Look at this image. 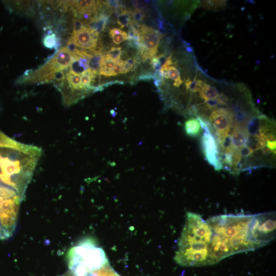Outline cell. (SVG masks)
<instances>
[{"instance_id": "277c9868", "label": "cell", "mask_w": 276, "mask_h": 276, "mask_svg": "<svg viewBox=\"0 0 276 276\" xmlns=\"http://www.w3.org/2000/svg\"><path fill=\"white\" fill-rule=\"evenodd\" d=\"M75 59L70 49L62 47L42 66L23 76L19 81L27 84L55 82L58 74L68 68Z\"/></svg>"}, {"instance_id": "5bb4252c", "label": "cell", "mask_w": 276, "mask_h": 276, "mask_svg": "<svg viewBox=\"0 0 276 276\" xmlns=\"http://www.w3.org/2000/svg\"><path fill=\"white\" fill-rule=\"evenodd\" d=\"M42 42L45 47L53 49L59 45V39L55 33H49L44 36Z\"/></svg>"}, {"instance_id": "44dd1931", "label": "cell", "mask_w": 276, "mask_h": 276, "mask_svg": "<svg viewBox=\"0 0 276 276\" xmlns=\"http://www.w3.org/2000/svg\"><path fill=\"white\" fill-rule=\"evenodd\" d=\"M123 65L124 62L119 60L117 61L112 70V76H117L120 74H123Z\"/></svg>"}, {"instance_id": "7402d4cb", "label": "cell", "mask_w": 276, "mask_h": 276, "mask_svg": "<svg viewBox=\"0 0 276 276\" xmlns=\"http://www.w3.org/2000/svg\"><path fill=\"white\" fill-rule=\"evenodd\" d=\"M131 16L133 18V20L136 22L141 21L145 16V13L141 10H134L131 12Z\"/></svg>"}, {"instance_id": "9a60e30c", "label": "cell", "mask_w": 276, "mask_h": 276, "mask_svg": "<svg viewBox=\"0 0 276 276\" xmlns=\"http://www.w3.org/2000/svg\"><path fill=\"white\" fill-rule=\"evenodd\" d=\"M109 34L115 44H120L127 39V33L118 28H112L109 30Z\"/></svg>"}, {"instance_id": "52a82bcc", "label": "cell", "mask_w": 276, "mask_h": 276, "mask_svg": "<svg viewBox=\"0 0 276 276\" xmlns=\"http://www.w3.org/2000/svg\"><path fill=\"white\" fill-rule=\"evenodd\" d=\"M234 108L228 106L218 107L211 111L208 122L215 132L217 143L225 137L235 123Z\"/></svg>"}, {"instance_id": "e0dca14e", "label": "cell", "mask_w": 276, "mask_h": 276, "mask_svg": "<svg viewBox=\"0 0 276 276\" xmlns=\"http://www.w3.org/2000/svg\"><path fill=\"white\" fill-rule=\"evenodd\" d=\"M90 276H121L110 265L109 263L104 265L99 270L93 272Z\"/></svg>"}, {"instance_id": "5b68a950", "label": "cell", "mask_w": 276, "mask_h": 276, "mask_svg": "<svg viewBox=\"0 0 276 276\" xmlns=\"http://www.w3.org/2000/svg\"><path fill=\"white\" fill-rule=\"evenodd\" d=\"M22 199L13 189L0 186V228L5 239L15 229L19 205Z\"/></svg>"}, {"instance_id": "2e32d148", "label": "cell", "mask_w": 276, "mask_h": 276, "mask_svg": "<svg viewBox=\"0 0 276 276\" xmlns=\"http://www.w3.org/2000/svg\"><path fill=\"white\" fill-rule=\"evenodd\" d=\"M131 12L128 10H122L121 13L119 14L117 22L120 28L128 26L131 20Z\"/></svg>"}, {"instance_id": "3957f363", "label": "cell", "mask_w": 276, "mask_h": 276, "mask_svg": "<svg viewBox=\"0 0 276 276\" xmlns=\"http://www.w3.org/2000/svg\"><path fill=\"white\" fill-rule=\"evenodd\" d=\"M66 259L69 270L75 276H90L109 263L104 250L91 238H84L70 248Z\"/></svg>"}, {"instance_id": "7a4b0ae2", "label": "cell", "mask_w": 276, "mask_h": 276, "mask_svg": "<svg viewBox=\"0 0 276 276\" xmlns=\"http://www.w3.org/2000/svg\"><path fill=\"white\" fill-rule=\"evenodd\" d=\"M212 235L210 225L199 214L187 213L174 258L176 263L187 267L214 264L209 251Z\"/></svg>"}, {"instance_id": "ac0fdd59", "label": "cell", "mask_w": 276, "mask_h": 276, "mask_svg": "<svg viewBox=\"0 0 276 276\" xmlns=\"http://www.w3.org/2000/svg\"><path fill=\"white\" fill-rule=\"evenodd\" d=\"M201 5L203 7L210 9H215L221 7L225 6L226 1H205L201 2Z\"/></svg>"}, {"instance_id": "4fadbf2b", "label": "cell", "mask_w": 276, "mask_h": 276, "mask_svg": "<svg viewBox=\"0 0 276 276\" xmlns=\"http://www.w3.org/2000/svg\"><path fill=\"white\" fill-rule=\"evenodd\" d=\"M116 61L103 55L101 62L99 74L104 76H112V70Z\"/></svg>"}, {"instance_id": "30bf717a", "label": "cell", "mask_w": 276, "mask_h": 276, "mask_svg": "<svg viewBox=\"0 0 276 276\" xmlns=\"http://www.w3.org/2000/svg\"><path fill=\"white\" fill-rule=\"evenodd\" d=\"M99 33L88 26L83 25L77 30H73L67 44H74L83 50H96Z\"/></svg>"}, {"instance_id": "ffe728a7", "label": "cell", "mask_w": 276, "mask_h": 276, "mask_svg": "<svg viewBox=\"0 0 276 276\" xmlns=\"http://www.w3.org/2000/svg\"><path fill=\"white\" fill-rule=\"evenodd\" d=\"M136 62L134 59L129 57L123 65V74L127 73L130 71H133L136 67Z\"/></svg>"}, {"instance_id": "ba28073f", "label": "cell", "mask_w": 276, "mask_h": 276, "mask_svg": "<svg viewBox=\"0 0 276 276\" xmlns=\"http://www.w3.org/2000/svg\"><path fill=\"white\" fill-rule=\"evenodd\" d=\"M198 118L204 131L201 139V145L204 157L216 171H220L223 168V165L219 159L218 146L216 139L209 129L208 121Z\"/></svg>"}, {"instance_id": "d4e9b609", "label": "cell", "mask_w": 276, "mask_h": 276, "mask_svg": "<svg viewBox=\"0 0 276 276\" xmlns=\"http://www.w3.org/2000/svg\"><path fill=\"white\" fill-rule=\"evenodd\" d=\"M61 276H75L70 270L67 271Z\"/></svg>"}, {"instance_id": "d6986e66", "label": "cell", "mask_w": 276, "mask_h": 276, "mask_svg": "<svg viewBox=\"0 0 276 276\" xmlns=\"http://www.w3.org/2000/svg\"><path fill=\"white\" fill-rule=\"evenodd\" d=\"M122 51V48L121 47H113L107 51L105 56L114 61H118L119 60Z\"/></svg>"}, {"instance_id": "603a6c76", "label": "cell", "mask_w": 276, "mask_h": 276, "mask_svg": "<svg viewBox=\"0 0 276 276\" xmlns=\"http://www.w3.org/2000/svg\"><path fill=\"white\" fill-rule=\"evenodd\" d=\"M104 4L108 8L114 9V10H117L123 7L122 3L118 1H107Z\"/></svg>"}, {"instance_id": "9c48e42d", "label": "cell", "mask_w": 276, "mask_h": 276, "mask_svg": "<svg viewBox=\"0 0 276 276\" xmlns=\"http://www.w3.org/2000/svg\"><path fill=\"white\" fill-rule=\"evenodd\" d=\"M163 33L147 26L141 25L139 29V52L143 61L155 57Z\"/></svg>"}, {"instance_id": "8fae6325", "label": "cell", "mask_w": 276, "mask_h": 276, "mask_svg": "<svg viewBox=\"0 0 276 276\" xmlns=\"http://www.w3.org/2000/svg\"><path fill=\"white\" fill-rule=\"evenodd\" d=\"M198 92L199 97L204 102L215 99L220 95L216 86L208 83L203 80H201L200 87Z\"/></svg>"}, {"instance_id": "7c38bea8", "label": "cell", "mask_w": 276, "mask_h": 276, "mask_svg": "<svg viewBox=\"0 0 276 276\" xmlns=\"http://www.w3.org/2000/svg\"><path fill=\"white\" fill-rule=\"evenodd\" d=\"M186 133L192 137H197L200 135L203 129L198 117H191L184 123Z\"/></svg>"}, {"instance_id": "cb8c5ba5", "label": "cell", "mask_w": 276, "mask_h": 276, "mask_svg": "<svg viewBox=\"0 0 276 276\" xmlns=\"http://www.w3.org/2000/svg\"><path fill=\"white\" fill-rule=\"evenodd\" d=\"M132 4L136 10L141 11L144 9L146 6V3L142 1H132Z\"/></svg>"}, {"instance_id": "484cf974", "label": "cell", "mask_w": 276, "mask_h": 276, "mask_svg": "<svg viewBox=\"0 0 276 276\" xmlns=\"http://www.w3.org/2000/svg\"><path fill=\"white\" fill-rule=\"evenodd\" d=\"M0 239H5V236L0 228Z\"/></svg>"}, {"instance_id": "6da1fadb", "label": "cell", "mask_w": 276, "mask_h": 276, "mask_svg": "<svg viewBox=\"0 0 276 276\" xmlns=\"http://www.w3.org/2000/svg\"><path fill=\"white\" fill-rule=\"evenodd\" d=\"M252 217L241 213L220 215L206 220L212 231L209 251L214 264L231 255L256 249L249 230Z\"/></svg>"}, {"instance_id": "8992f818", "label": "cell", "mask_w": 276, "mask_h": 276, "mask_svg": "<svg viewBox=\"0 0 276 276\" xmlns=\"http://www.w3.org/2000/svg\"><path fill=\"white\" fill-rule=\"evenodd\" d=\"M249 230L256 249L267 245L275 236V213L266 212L253 215Z\"/></svg>"}]
</instances>
